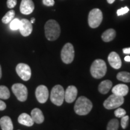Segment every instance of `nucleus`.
<instances>
[{
  "mask_svg": "<svg viewBox=\"0 0 130 130\" xmlns=\"http://www.w3.org/2000/svg\"><path fill=\"white\" fill-rule=\"evenodd\" d=\"M44 28L45 36L50 41H54L57 40L60 35V27L58 22L53 19H50L47 21Z\"/></svg>",
  "mask_w": 130,
  "mask_h": 130,
  "instance_id": "obj_1",
  "label": "nucleus"
},
{
  "mask_svg": "<svg viewBox=\"0 0 130 130\" xmlns=\"http://www.w3.org/2000/svg\"><path fill=\"white\" fill-rule=\"evenodd\" d=\"M93 107L92 102L85 96H80L77 100L74 106V111L76 114L84 116L90 113Z\"/></svg>",
  "mask_w": 130,
  "mask_h": 130,
  "instance_id": "obj_2",
  "label": "nucleus"
},
{
  "mask_svg": "<svg viewBox=\"0 0 130 130\" xmlns=\"http://www.w3.org/2000/svg\"><path fill=\"white\" fill-rule=\"evenodd\" d=\"M107 70V65L105 61L101 59H96L91 65L90 73L93 78L100 79L104 77Z\"/></svg>",
  "mask_w": 130,
  "mask_h": 130,
  "instance_id": "obj_3",
  "label": "nucleus"
},
{
  "mask_svg": "<svg viewBox=\"0 0 130 130\" xmlns=\"http://www.w3.org/2000/svg\"><path fill=\"white\" fill-rule=\"evenodd\" d=\"M50 100L54 104L60 106L64 100V90L61 85L55 86L52 89L50 95Z\"/></svg>",
  "mask_w": 130,
  "mask_h": 130,
  "instance_id": "obj_4",
  "label": "nucleus"
},
{
  "mask_svg": "<svg viewBox=\"0 0 130 130\" xmlns=\"http://www.w3.org/2000/svg\"><path fill=\"white\" fill-rule=\"evenodd\" d=\"M103 15L102 12L99 9H93L89 12L88 16V23L91 28H95L101 24Z\"/></svg>",
  "mask_w": 130,
  "mask_h": 130,
  "instance_id": "obj_5",
  "label": "nucleus"
},
{
  "mask_svg": "<svg viewBox=\"0 0 130 130\" xmlns=\"http://www.w3.org/2000/svg\"><path fill=\"white\" fill-rule=\"evenodd\" d=\"M124 102V98L122 96L112 94L104 102V106L106 109L112 110L117 108Z\"/></svg>",
  "mask_w": 130,
  "mask_h": 130,
  "instance_id": "obj_6",
  "label": "nucleus"
},
{
  "mask_svg": "<svg viewBox=\"0 0 130 130\" xmlns=\"http://www.w3.org/2000/svg\"><path fill=\"white\" fill-rule=\"evenodd\" d=\"M75 51L74 46L70 43H67L63 47L61 52V60L65 64H70L74 59Z\"/></svg>",
  "mask_w": 130,
  "mask_h": 130,
  "instance_id": "obj_7",
  "label": "nucleus"
},
{
  "mask_svg": "<svg viewBox=\"0 0 130 130\" xmlns=\"http://www.w3.org/2000/svg\"><path fill=\"white\" fill-rule=\"evenodd\" d=\"M12 90L19 101L24 102L27 100L28 97V90L24 84L21 83L14 84L12 87Z\"/></svg>",
  "mask_w": 130,
  "mask_h": 130,
  "instance_id": "obj_8",
  "label": "nucleus"
},
{
  "mask_svg": "<svg viewBox=\"0 0 130 130\" xmlns=\"http://www.w3.org/2000/svg\"><path fill=\"white\" fill-rule=\"evenodd\" d=\"M16 72L22 80L28 81L31 76V68L25 63H19L16 67Z\"/></svg>",
  "mask_w": 130,
  "mask_h": 130,
  "instance_id": "obj_9",
  "label": "nucleus"
},
{
  "mask_svg": "<svg viewBox=\"0 0 130 130\" xmlns=\"http://www.w3.org/2000/svg\"><path fill=\"white\" fill-rule=\"evenodd\" d=\"M36 99L39 103H45L48 100L49 97V91L46 86L40 85L36 88L35 92Z\"/></svg>",
  "mask_w": 130,
  "mask_h": 130,
  "instance_id": "obj_10",
  "label": "nucleus"
},
{
  "mask_svg": "<svg viewBox=\"0 0 130 130\" xmlns=\"http://www.w3.org/2000/svg\"><path fill=\"white\" fill-rule=\"evenodd\" d=\"M19 31L24 37L28 36L31 34L32 25L30 21L27 19H22L21 20V25L19 27Z\"/></svg>",
  "mask_w": 130,
  "mask_h": 130,
  "instance_id": "obj_11",
  "label": "nucleus"
},
{
  "mask_svg": "<svg viewBox=\"0 0 130 130\" xmlns=\"http://www.w3.org/2000/svg\"><path fill=\"white\" fill-rule=\"evenodd\" d=\"M35 9V4L32 0H22L20 4L21 13L28 15L32 13Z\"/></svg>",
  "mask_w": 130,
  "mask_h": 130,
  "instance_id": "obj_12",
  "label": "nucleus"
},
{
  "mask_svg": "<svg viewBox=\"0 0 130 130\" xmlns=\"http://www.w3.org/2000/svg\"><path fill=\"white\" fill-rule=\"evenodd\" d=\"M78 94L77 87L74 86H68L64 91V100L68 103H72L75 100Z\"/></svg>",
  "mask_w": 130,
  "mask_h": 130,
  "instance_id": "obj_13",
  "label": "nucleus"
},
{
  "mask_svg": "<svg viewBox=\"0 0 130 130\" xmlns=\"http://www.w3.org/2000/svg\"><path fill=\"white\" fill-rule=\"evenodd\" d=\"M108 61L110 66L115 69L121 68L122 66V61L121 58L116 52H111L108 55Z\"/></svg>",
  "mask_w": 130,
  "mask_h": 130,
  "instance_id": "obj_14",
  "label": "nucleus"
},
{
  "mask_svg": "<svg viewBox=\"0 0 130 130\" xmlns=\"http://www.w3.org/2000/svg\"><path fill=\"white\" fill-rule=\"evenodd\" d=\"M129 91V88L126 84H119L115 86L112 89V93L117 95L125 96L127 95Z\"/></svg>",
  "mask_w": 130,
  "mask_h": 130,
  "instance_id": "obj_15",
  "label": "nucleus"
},
{
  "mask_svg": "<svg viewBox=\"0 0 130 130\" xmlns=\"http://www.w3.org/2000/svg\"><path fill=\"white\" fill-rule=\"evenodd\" d=\"M31 117L33 120L34 122L40 124L43 122L44 121V116L42 111L39 108H35L31 112Z\"/></svg>",
  "mask_w": 130,
  "mask_h": 130,
  "instance_id": "obj_16",
  "label": "nucleus"
},
{
  "mask_svg": "<svg viewBox=\"0 0 130 130\" xmlns=\"http://www.w3.org/2000/svg\"><path fill=\"white\" fill-rule=\"evenodd\" d=\"M18 121L20 124L27 126H31L35 123L31 116L25 113H23L19 115Z\"/></svg>",
  "mask_w": 130,
  "mask_h": 130,
  "instance_id": "obj_17",
  "label": "nucleus"
},
{
  "mask_svg": "<svg viewBox=\"0 0 130 130\" xmlns=\"http://www.w3.org/2000/svg\"><path fill=\"white\" fill-rule=\"evenodd\" d=\"M0 126L3 130L13 129V125L10 117L5 116L0 119Z\"/></svg>",
  "mask_w": 130,
  "mask_h": 130,
  "instance_id": "obj_18",
  "label": "nucleus"
},
{
  "mask_svg": "<svg viewBox=\"0 0 130 130\" xmlns=\"http://www.w3.org/2000/svg\"><path fill=\"white\" fill-rule=\"evenodd\" d=\"M112 82L110 80L102 81L98 86V90L101 93L107 94L112 87Z\"/></svg>",
  "mask_w": 130,
  "mask_h": 130,
  "instance_id": "obj_19",
  "label": "nucleus"
},
{
  "mask_svg": "<svg viewBox=\"0 0 130 130\" xmlns=\"http://www.w3.org/2000/svg\"><path fill=\"white\" fill-rule=\"evenodd\" d=\"M116 35V31L114 29H108L102 33L101 38L103 41L105 42H109L113 40L115 38Z\"/></svg>",
  "mask_w": 130,
  "mask_h": 130,
  "instance_id": "obj_20",
  "label": "nucleus"
},
{
  "mask_svg": "<svg viewBox=\"0 0 130 130\" xmlns=\"http://www.w3.org/2000/svg\"><path fill=\"white\" fill-rule=\"evenodd\" d=\"M15 16V12L13 10H11L7 12L2 18V22L4 24H9L14 19Z\"/></svg>",
  "mask_w": 130,
  "mask_h": 130,
  "instance_id": "obj_21",
  "label": "nucleus"
},
{
  "mask_svg": "<svg viewBox=\"0 0 130 130\" xmlns=\"http://www.w3.org/2000/svg\"><path fill=\"white\" fill-rule=\"evenodd\" d=\"M117 79L124 83L130 82V73L128 72H120L117 74Z\"/></svg>",
  "mask_w": 130,
  "mask_h": 130,
  "instance_id": "obj_22",
  "label": "nucleus"
},
{
  "mask_svg": "<svg viewBox=\"0 0 130 130\" xmlns=\"http://www.w3.org/2000/svg\"><path fill=\"white\" fill-rule=\"evenodd\" d=\"M10 96L9 89L5 86H0V99L8 100Z\"/></svg>",
  "mask_w": 130,
  "mask_h": 130,
  "instance_id": "obj_23",
  "label": "nucleus"
},
{
  "mask_svg": "<svg viewBox=\"0 0 130 130\" xmlns=\"http://www.w3.org/2000/svg\"><path fill=\"white\" fill-rule=\"evenodd\" d=\"M119 123L118 119H113L110 120L107 126V130H117L119 129Z\"/></svg>",
  "mask_w": 130,
  "mask_h": 130,
  "instance_id": "obj_24",
  "label": "nucleus"
},
{
  "mask_svg": "<svg viewBox=\"0 0 130 130\" xmlns=\"http://www.w3.org/2000/svg\"><path fill=\"white\" fill-rule=\"evenodd\" d=\"M21 25V20L18 18H14L10 22V28L13 31L18 30L19 29Z\"/></svg>",
  "mask_w": 130,
  "mask_h": 130,
  "instance_id": "obj_25",
  "label": "nucleus"
},
{
  "mask_svg": "<svg viewBox=\"0 0 130 130\" xmlns=\"http://www.w3.org/2000/svg\"><path fill=\"white\" fill-rule=\"evenodd\" d=\"M126 111L123 108H119L115 111V115L116 118H122V117L126 115Z\"/></svg>",
  "mask_w": 130,
  "mask_h": 130,
  "instance_id": "obj_26",
  "label": "nucleus"
},
{
  "mask_svg": "<svg viewBox=\"0 0 130 130\" xmlns=\"http://www.w3.org/2000/svg\"><path fill=\"white\" fill-rule=\"evenodd\" d=\"M128 121H129V116H128L125 115L124 116L122 117L121 118V124L122 128L123 129H125V128L127 127L128 124Z\"/></svg>",
  "mask_w": 130,
  "mask_h": 130,
  "instance_id": "obj_27",
  "label": "nucleus"
},
{
  "mask_svg": "<svg viewBox=\"0 0 130 130\" xmlns=\"http://www.w3.org/2000/svg\"><path fill=\"white\" fill-rule=\"evenodd\" d=\"M129 9L127 7H125L123 8H121V9H119L117 10V14L118 16H121L123 15V14H125L129 12Z\"/></svg>",
  "mask_w": 130,
  "mask_h": 130,
  "instance_id": "obj_28",
  "label": "nucleus"
},
{
  "mask_svg": "<svg viewBox=\"0 0 130 130\" xmlns=\"http://www.w3.org/2000/svg\"><path fill=\"white\" fill-rule=\"evenodd\" d=\"M17 4V0H7V6L9 9H13Z\"/></svg>",
  "mask_w": 130,
  "mask_h": 130,
  "instance_id": "obj_29",
  "label": "nucleus"
},
{
  "mask_svg": "<svg viewBox=\"0 0 130 130\" xmlns=\"http://www.w3.org/2000/svg\"><path fill=\"white\" fill-rule=\"evenodd\" d=\"M42 2L45 6H48V7L53 6L55 4L54 0H42Z\"/></svg>",
  "mask_w": 130,
  "mask_h": 130,
  "instance_id": "obj_30",
  "label": "nucleus"
},
{
  "mask_svg": "<svg viewBox=\"0 0 130 130\" xmlns=\"http://www.w3.org/2000/svg\"><path fill=\"white\" fill-rule=\"evenodd\" d=\"M6 108V104L4 102L0 100V111H3Z\"/></svg>",
  "mask_w": 130,
  "mask_h": 130,
  "instance_id": "obj_31",
  "label": "nucleus"
},
{
  "mask_svg": "<svg viewBox=\"0 0 130 130\" xmlns=\"http://www.w3.org/2000/svg\"><path fill=\"white\" fill-rule=\"evenodd\" d=\"M123 53L126 54H130V47L129 48H123Z\"/></svg>",
  "mask_w": 130,
  "mask_h": 130,
  "instance_id": "obj_32",
  "label": "nucleus"
},
{
  "mask_svg": "<svg viewBox=\"0 0 130 130\" xmlns=\"http://www.w3.org/2000/svg\"><path fill=\"white\" fill-rule=\"evenodd\" d=\"M124 59L126 61H128V62H129V61H130V56H126L125 57Z\"/></svg>",
  "mask_w": 130,
  "mask_h": 130,
  "instance_id": "obj_33",
  "label": "nucleus"
},
{
  "mask_svg": "<svg viewBox=\"0 0 130 130\" xmlns=\"http://www.w3.org/2000/svg\"><path fill=\"white\" fill-rule=\"evenodd\" d=\"M107 3H109V4H113V3L115 2V0H107Z\"/></svg>",
  "mask_w": 130,
  "mask_h": 130,
  "instance_id": "obj_34",
  "label": "nucleus"
},
{
  "mask_svg": "<svg viewBox=\"0 0 130 130\" xmlns=\"http://www.w3.org/2000/svg\"><path fill=\"white\" fill-rule=\"evenodd\" d=\"M1 77H2V70H1V66L0 65V79L1 78Z\"/></svg>",
  "mask_w": 130,
  "mask_h": 130,
  "instance_id": "obj_35",
  "label": "nucleus"
},
{
  "mask_svg": "<svg viewBox=\"0 0 130 130\" xmlns=\"http://www.w3.org/2000/svg\"><path fill=\"white\" fill-rule=\"evenodd\" d=\"M30 22H31V24H33L34 22H35V18H32L31 19Z\"/></svg>",
  "mask_w": 130,
  "mask_h": 130,
  "instance_id": "obj_36",
  "label": "nucleus"
}]
</instances>
